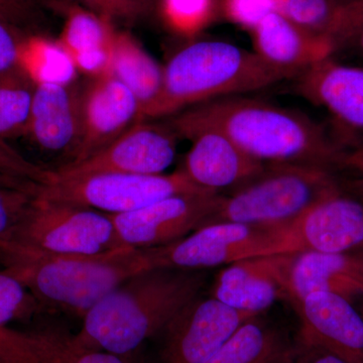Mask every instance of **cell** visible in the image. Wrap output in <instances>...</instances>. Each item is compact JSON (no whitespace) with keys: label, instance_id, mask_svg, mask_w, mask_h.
<instances>
[{"label":"cell","instance_id":"41","mask_svg":"<svg viewBox=\"0 0 363 363\" xmlns=\"http://www.w3.org/2000/svg\"><path fill=\"white\" fill-rule=\"evenodd\" d=\"M362 316H363V312L362 313Z\"/></svg>","mask_w":363,"mask_h":363},{"label":"cell","instance_id":"24","mask_svg":"<svg viewBox=\"0 0 363 363\" xmlns=\"http://www.w3.org/2000/svg\"><path fill=\"white\" fill-rule=\"evenodd\" d=\"M109 74L138 98L142 117L143 111L159 97L164 82V67L125 33H116Z\"/></svg>","mask_w":363,"mask_h":363},{"label":"cell","instance_id":"38","mask_svg":"<svg viewBox=\"0 0 363 363\" xmlns=\"http://www.w3.org/2000/svg\"><path fill=\"white\" fill-rule=\"evenodd\" d=\"M338 186L344 194L351 196L363 203V177H338Z\"/></svg>","mask_w":363,"mask_h":363},{"label":"cell","instance_id":"15","mask_svg":"<svg viewBox=\"0 0 363 363\" xmlns=\"http://www.w3.org/2000/svg\"><path fill=\"white\" fill-rule=\"evenodd\" d=\"M191 142L184 167L191 181L205 190L219 193L238 189L259 176L267 164L247 152L213 128H199L183 136Z\"/></svg>","mask_w":363,"mask_h":363},{"label":"cell","instance_id":"40","mask_svg":"<svg viewBox=\"0 0 363 363\" xmlns=\"http://www.w3.org/2000/svg\"><path fill=\"white\" fill-rule=\"evenodd\" d=\"M343 1H350V0H343Z\"/></svg>","mask_w":363,"mask_h":363},{"label":"cell","instance_id":"14","mask_svg":"<svg viewBox=\"0 0 363 363\" xmlns=\"http://www.w3.org/2000/svg\"><path fill=\"white\" fill-rule=\"evenodd\" d=\"M294 253L262 255L225 266L212 297L238 311L257 316L281 298L290 300L289 274Z\"/></svg>","mask_w":363,"mask_h":363},{"label":"cell","instance_id":"6","mask_svg":"<svg viewBox=\"0 0 363 363\" xmlns=\"http://www.w3.org/2000/svg\"><path fill=\"white\" fill-rule=\"evenodd\" d=\"M6 245L57 255L93 257L124 247L108 214L39 196Z\"/></svg>","mask_w":363,"mask_h":363},{"label":"cell","instance_id":"2","mask_svg":"<svg viewBox=\"0 0 363 363\" xmlns=\"http://www.w3.org/2000/svg\"><path fill=\"white\" fill-rule=\"evenodd\" d=\"M203 271L155 269L140 272L105 296L82 318L76 339L87 347L123 357L167 325L199 297Z\"/></svg>","mask_w":363,"mask_h":363},{"label":"cell","instance_id":"29","mask_svg":"<svg viewBox=\"0 0 363 363\" xmlns=\"http://www.w3.org/2000/svg\"><path fill=\"white\" fill-rule=\"evenodd\" d=\"M47 312L18 279L0 269V327Z\"/></svg>","mask_w":363,"mask_h":363},{"label":"cell","instance_id":"13","mask_svg":"<svg viewBox=\"0 0 363 363\" xmlns=\"http://www.w3.org/2000/svg\"><path fill=\"white\" fill-rule=\"evenodd\" d=\"M80 104L82 140L69 164H77L97 154L124 131L143 121L138 98L109 73L91 77L81 88Z\"/></svg>","mask_w":363,"mask_h":363},{"label":"cell","instance_id":"21","mask_svg":"<svg viewBox=\"0 0 363 363\" xmlns=\"http://www.w3.org/2000/svg\"><path fill=\"white\" fill-rule=\"evenodd\" d=\"M290 301L295 304L315 292L363 297V269L354 252L294 253L289 274Z\"/></svg>","mask_w":363,"mask_h":363},{"label":"cell","instance_id":"19","mask_svg":"<svg viewBox=\"0 0 363 363\" xmlns=\"http://www.w3.org/2000/svg\"><path fill=\"white\" fill-rule=\"evenodd\" d=\"M0 363H125L121 357L82 345L54 325L30 330L0 327Z\"/></svg>","mask_w":363,"mask_h":363},{"label":"cell","instance_id":"7","mask_svg":"<svg viewBox=\"0 0 363 363\" xmlns=\"http://www.w3.org/2000/svg\"><path fill=\"white\" fill-rule=\"evenodd\" d=\"M199 192L212 191L196 185L182 169L168 175L104 173L71 178H60L54 171V179L43 186L40 197L117 215L130 213L169 196Z\"/></svg>","mask_w":363,"mask_h":363},{"label":"cell","instance_id":"5","mask_svg":"<svg viewBox=\"0 0 363 363\" xmlns=\"http://www.w3.org/2000/svg\"><path fill=\"white\" fill-rule=\"evenodd\" d=\"M338 191V177L330 169L313 164H267L259 176L233 194L222 195L212 223L288 224Z\"/></svg>","mask_w":363,"mask_h":363},{"label":"cell","instance_id":"23","mask_svg":"<svg viewBox=\"0 0 363 363\" xmlns=\"http://www.w3.org/2000/svg\"><path fill=\"white\" fill-rule=\"evenodd\" d=\"M295 357L296 342L253 317L204 363H295Z\"/></svg>","mask_w":363,"mask_h":363},{"label":"cell","instance_id":"22","mask_svg":"<svg viewBox=\"0 0 363 363\" xmlns=\"http://www.w3.org/2000/svg\"><path fill=\"white\" fill-rule=\"evenodd\" d=\"M111 21L90 9H69L58 44L77 70L90 77L108 73L116 33Z\"/></svg>","mask_w":363,"mask_h":363},{"label":"cell","instance_id":"10","mask_svg":"<svg viewBox=\"0 0 363 363\" xmlns=\"http://www.w3.org/2000/svg\"><path fill=\"white\" fill-rule=\"evenodd\" d=\"M363 250V203L341 191L283 226L281 253H350Z\"/></svg>","mask_w":363,"mask_h":363},{"label":"cell","instance_id":"36","mask_svg":"<svg viewBox=\"0 0 363 363\" xmlns=\"http://www.w3.org/2000/svg\"><path fill=\"white\" fill-rule=\"evenodd\" d=\"M295 363H351L323 346L298 336L296 341Z\"/></svg>","mask_w":363,"mask_h":363},{"label":"cell","instance_id":"9","mask_svg":"<svg viewBox=\"0 0 363 363\" xmlns=\"http://www.w3.org/2000/svg\"><path fill=\"white\" fill-rule=\"evenodd\" d=\"M221 199L219 193H186L169 196L130 213L108 215L124 247H159L211 224Z\"/></svg>","mask_w":363,"mask_h":363},{"label":"cell","instance_id":"12","mask_svg":"<svg viewBox=\"0 0 363 363\" xmlns=\"http://www.w3.org/2000/svg\"><path fill=\"white\" fill-rule=\"evenodd\" d=\"M176 135L168 126L140 121L111 145L77 164L54 169L60 178L104 173L157 175L172 166L176 157Z\"/></svg>","mask_w":363,"mask_h":363},{"label":"cell","instance_id":"3","mask_svg":"<svg viewBox=\"0 0 363 363\" xmlns=\"http://www.w3.org/2000/svg\"><path fill=\"white\" fill-rule=\"evenodd\" d=\"M0 269L18 279L45 311L83 318L105 296L140 272L155 269L150 248L123 247L93 257L0 245Z\"/></svg>","mask_w":363,"mask_h":363},{"label":"cell","instance_id":"26","mask_svg":"<svg viewBox=\"0 0 363 363\" xmlns=\"http://www.w3.org/2000/svg\"><path fill=\"white\" fill-rule=\"evenodd\" d=\"M43 184L0 172V245L13 240L33 203L39 198Z\"/></svg>","mask_w":363,"mask_h":363},{"label":"cell","instance_id":"28","mask_svg":"<svg viewBox=\"0 0 363 363\" xmlns=\"http://www.w3.org/2000/svg\"><path fill=\"white\" fill-rule=\"evenodd\" d=\"M331 58L363 61V0L343 1L330 35Z\"/></svg>","mask_w":363,"mask_h":363},{"label":"cell","instance_id":"37","mask_svg":"<svg viewBox=\"0 0 363 363\" xmlns=\"http://www.w3.org/2000/svg\"><path fill=\"white\" fill-rule=\"evenodd\" d=\"M335 169L347 172L350 176L363 177V143L344 150L336 162Z\"/></svg>","mask_w":363,"mask_h":363},{"label":"cell","instance_id":"25","mask_svg":"<svg viewBox=\"0 0 363 363\" xmlns=\"http://www.w3.org/2000/svg\"><path fill=\"white\" fill-rule=\"evenodd\" d=\"M35 86L21 67L0 77V140L28 135Z\"/></svg>","mask_w":363,"mask_h":363},{"label":"cell","instance_id":"8","mask_svg":"<svg viewBox=\"0 0 363 363\" xmlns=\"http://www.w3.org/2000/svg\"><path fill=\"white\" fill-rule=\"evenodd\" d=\"M281 225L216 222L176 242L152 247L156 269L203 271L238 260L281 253Z\"/></svg>","mask_w":363,"mask_h":363},{"label":"cell","instance_id":"17","mask_svg":"<svg viewBox=\"0 0 363 363\" xmlns=\"http://www.w3.org/2000/svg\"><path fill=\"white\" fill-rule=\"evenodd\" d=\"M294 80L298 94L324 108L338 126L363 133V67L327 58Z\"/></svg>","mask_w":363,"mask_h":363},{"label":"cell","instance_id":"11","mask_svg":"<svg viewBox=\"0 0 363 363\" xmlns=\"http://www.w3.org/2000/svg\"><path fill=\"white\" fill-rule=\"evenodd\" d=\"M253 315L216 298L197 297L164 329L162 363H204Z\"/></svg>","mask_w":363,"mask_h":363},{"label":"cell","instance_id":"1","mask_svg":"<svg viewBox=\"0 0 363 363\" xmlns=\"http://www.w3.org/2000/svg\"><path fill=\"white\" fill-rule=\"evenodd\" d=\"M177 136L213 128L243 152L266 164H297L334 171L343 147L309 117L243 95L218 98L169 117Z\"/></svg>","mask_w":363,"mask_h":363},{"label":"cell","instance_id":"20","mask_svg":"<svg viewBox=\"0 0 363 363\" xmlns=\"http://www.w3.org/2000/svg\"><path fill=\"white\" fill-rule=\"evenodd\" d=\"M255 52L269 66L294 79L332 57L330 42L281 14H267L252 30Z\"/></svg>","mask_w":363,"mask_h":363},{"label":"cell","instance_id":"27","mask_svg":"<svg viewBox=\"0 0 363 363\" xmlns=\"http://www.w3.org/2000/svg\"><path fill=\"white\" fill-rule=\"evenodd\" d=\"M267 2L272 13L281 14L296 25L330 42L343 0H267Z\"/></svg>","mask_w":363,"mask_h":363},{"label":"cell","instance_id":"35","mask_svg":"<svg viewBox=\"0 0 363 363\" xmlns=\"http://www.w3.org/2000/svg\"><path fill=\"white\" fill-rule=\"evenodd\" d=\"M26 35L0 18V77L20 68L21 48Z\"/></svg>","mask_w":363,"mask_h":363},{"label":"cell","instance_id":"33","mask_svg":"<svg viewBox=\"0 0 363 363\" xmlns=\"http://www.w3.org/2000/svg\"><path fill=\"white\" fill-rule=\"evenodd\" d=\"M222 6L229 21L250 32L272 13L267 0H223Z\"/></svg>","mask_w":363,"mask_h":363},{"label":"cell","instance_id":"30","mask_svg":"<svg viewBox=\"0 0 363 363\" xmlns=\"http://www.w3.org/2000/svg\"><path fill=\"white\" fill-rule=\"evenodd\" d=\"M162 6L172 28L180 33H194L210 21L214 0H162Z\"/></svg>","mask_w":363,"mask_h":363},{"label":"cell","instance_id":"16","mask_svg":"<svg viewBox=\"0 0 363 363\" xmlns=\"http://www.w3.org/2000/svg\"><path fill=\"white\" fill-rule=\"evenodd\" d=\"M293 305L300 318V337L351 363H363V316L350 300L333 293L315 292Z\"/></svg>","mask_w":363,"mask_h":363},{"label":"cell","instance_id":"39","mask_svg":"<svg viewBox=\"0 0 363 363\" xmlns=\"http://www.w3.org/2000/svg\"><path fill=\"white\" fill-rule=\"evenodd\" d=\"M355 255H357L358 260H359L360 264H362V267L363 269V250H357V252H354Z\"/></svg>","mask_w":363,"mask_h":363},{"label":"cell","instance_id":"32","mask_svg":"<svg viewBox=\"0 0 363 363\" xmlns=\"http://www.w3.org/2000/svg\"><path fill=\"white\" fill-rule=\"evenodd\" d=\"M0 172L30 179L43 185H48L54 179V169H45L39 164H33L1 140H0Z\"/></svg>","mask_w":363,"mask_h":363},{"label":"cell","instance_id":"34","mask_svg":"<svg viewBox=\"0 0 363 363\" xmlns=\"http://www.w3.org/2000/svg\"><path fill=\"white\" fill-rule=\"evenodd\" d=\"M100 16L112 20L135 21L147 13L149 0H78Z\"/></svg>","mask_w":363,"mask_h":363},{"label":"cell","instance_id":"31","mask_svg":"<svg viewBox=\"0 0 363 363\" xmlns=\"http://www.w3.org/2000/svg\"><path fill=\"white\" fill-rule=\"evenodd\" d=\"M44 0H0V18L26 35H33L43 20Z\"/></svg>","mask_w":363,"mask_h":363},{"label":"cell","instance_id":"18","mask_svg":"<svg viewBox=\"0 0 363 363\" xmlns=\"http://www.w3.org/2000/svg\"><path fill=\"white\" fill-rule=\"evenodd\" d=\"M80 92L71 83L40 82L33 97L28 135L43 150L65 154L69 162L82 140Z\"/></svg>","mask_w":363,"mask_h":363},{"label":"cell","instance_id":"4","mask_svg":"<svg viewBox=\"0 0 363 363\" xmlns=\"http://www.w3.org/2000/svg\"><path fill=\"white\" fill-rule=\"evenodd\" d=\"M286 79L292 78L255 52L221 40L193 43L164 67L161 93L143 118L171 117L195 105L266 89Z\"/></svg>","mask_w":363,"mask_h":363}]
</instances>
